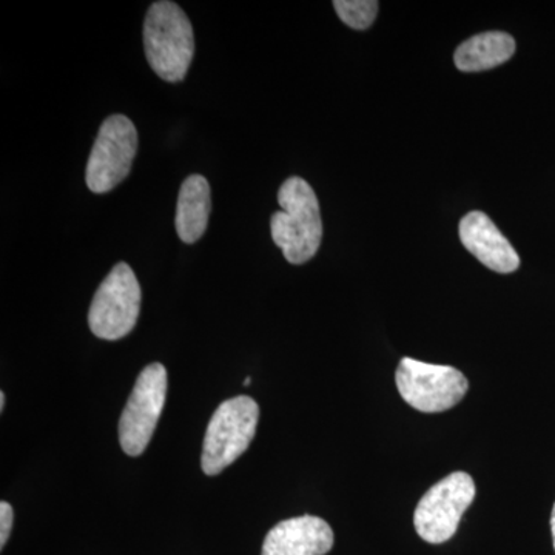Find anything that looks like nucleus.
<instances>
[{
	"label": "nucleus",
	"instance_id": "nucleus-1",
	"mask_svg": "<svg viewBox=\"0 0 555 555\" xmlns=\"http://www.w3.org/2000/svg\"><path fill=\"white\" fill-rule=\"evenodd\" d=\"M281 211L270 219L273 243L291 264H302L315 257L323 240L320 204L308 181L292 177L278 192Z\"/></svg>",
	"mask_w": 555,
	"mask_h": 555
},
{
	"label": "nucleus",
	"instance_id": "nucleus-2",
	"mask_svg": "<svg viewBox=\"0 0 555 555\" xmlns=\"http://www.w3.org/2000/svg\"><path fill=\"white\" fill-rule=\"evenodd\" d=\"M144 49L153 72L167 82H181L195 54L192 22L178 3L150 7L144 22Z\"/></svg>",
	"mask_w": 555,
	"mask_h": 555
},
{
	"label": "nucleus",
	"instance_id": "nucleus-3",
	"mask_svg": "<svg viewBox=\"0 0 555 555\" xmlns=\"http://www.w3.org/2000/svg\"><path fill=\"white\" fill-rule=\"evenodd\" d=\"M259 418L257 401L235 397L215 411L204 437L201 466L207 476H217L250 447Z\"/></svg>",
	"mask_w": 555,
	"mask_h": 555
},
{
	"label": "nucleus",
	"instance_id": "nucleus-4",
	"mask_svg": "<svg viewBox=\"0 0 555 555\" xmlns=\"http://www.w3.org/2000/svg\"><path fill=\"white\" fill-rule=\"evenodd\" d=\"M142 292L129 264L119 262L102 281L89 312L90 331L98 338L116 341L137 326Z\"/></svg>",
	"mask_w": 555,
	"mask_h": 555
},
{
	"label": "nucleus",
	"instance_id": "nucleus-5",
	"mask_svg": "<svg viewBox=\"0 0 555 555\" xmlns=\"http://www.w3.org/2000/svg\"><path fill=\"white\" fill-rule=\"evenodd\" d=\"M396 383L401 398L425 414H438L456 406L465 398L469 383L459 369L403 358Z\"/></svg>",
	"mask_w": 555,
	"mask_h": 555
},
{
	"label": "nucleus",
	"instance_id": "nucleus-6",
	"mask_svg": "<svg viewBox=\"0 0 555 555\" xmlns=\"http://www.w3.org/2000/svg\"><path fill=\"white\" fill-rule=\"evenodd\" d=\"M476 494V483L466 473L449 474L427 489L414 514L418 535L433 545L451 540Z\"/></svg>",
	"mask_w": 555,
	"mask_h": 555
},
{
	"label": "nucleus",
	"instance_id": "nucleus-7",
	"mask_svg": "<svg viewBox=\"0 0 555 555\" xmlns=\"http://www.w3.org/2000/svg\"><path fill=\"white\" fill-rule=\"evenodd\" d=\"M138 152V131L127 116L113 115L102 122L87 164L86 181L93 193L112 192L131 171Z\"/></svg>",
	"mask_w": 555,
	"mask_h": 555
},
{
	"label": "nucleus",
	"instance_id": "nucleus-8",
	"mask_svg": "<svg viewBox=\"0 0 555 555\" xmlns=\"http://www.w3.org/2000/svg\"><path fill=\"white\" fill-rule=\"evenodd\" d=\"M167 397V371L163 364H149L141 372L120 415L119 440L124 452L141 455L149 447Z\"/></svg>",
	"mask_w": 555,
	"mask_h": 555
},
{
	"label": "nucleus",
	"instance_id": "nucleus-9",
	"mask_svg": "<svg viewBox=\"0 0 555 555\" xmlns=\"http://www.w3.org/2000/svg\"><path fill=\"white\" fill-rule=\"evenodd\" d=\"M460 240L486 268L499 273H513L520 268L516 248L502 235L483 211H470L460 221Z\"/></svg>",
	"mask_w": 555,
	"mask_h": 555
},
{
	"label": "nucleus",
	"instance_id": "nucleus-10",
	"mask_svg": "<svg viewBox=\"0 0 555 555\" xmlns=\"http://www.w3.org/2000/svg\"><path fill=\"white\" fill-rule=\"evenodd\" d=\"M334 546V531L323 518H288L270 529L261 555H326Z\"/></svg>",
	"mask_w": 555,
	"mask_h": 555
},
{
	"label": "nucleus",
	"instance_id": "nucleus-11",
	"mask_svg": "<svg viewBox=\"0 0 555 555\" xmlns=\"http://www.w3.org/2000/svg\"><path fill=\"white\" fill-rule=\"evenodd\" d=\"M210 185L201 175L182 182L177 206V232L185 244H195L206 233L210 217Z\"/></svg>",
	"mask_w": 555,
	"mask_h": 555
},
{
	"label": "nucleus",
	"instance_id": "nucleus-12",
	"mask_svg": "<svg viewBox=\"0 0 555 555\" xmlns=\"http://www.w3.org/2000/svg\"><path fill=\"white\" fill-rule=\"evenodd\" d=\"M516 53V40L502 31L481 33L465 40L455 51L454 62L460 72H486L505 64Z\"/></svg>",
	"mask_w": 555,
	"mask_h": 555
},
{
	"label": "nucleus",
	"instance_id": "nucleus-13",
	"mask_svg": "<svg viewBox=\"0 0 555 555\" xmlns=\"http://www.w3.org/2000/svg\"><path fill=\"white\" fill-rule=\"evenodd\" d=\"M335 11L339 20L353 30H367L378 13L375 0H335Z\"/></svg>",
	"mask_w": 555,
	"mask_h": 555
},
{
	"label": "nucleus",
	"instance_id": "nucleus-14",
	"mask_svg": "<svg viewBox=\"0 0 555 555\" xmlns=\"http://www.w3.org/2000/svg\"><path fill=\"white\" fill-rule=\"evenodd\" d=\"M11 528H13V507L10 503H0V546H5L9 542Z\"/></svg>",
	"mask_w": 555,
	"mask_h": 555
},
{
	"label": "nucleus",
	"instance_id": "nucleus-15",
	"mask_svg": "<svg viewBox=\"0 0 555 555\" xmlns=\"http://www.w3.org/2000/svg\"><path fill=\"white\" fill-rule=\"evenodd\" d=\"M551 532H553V542H554V550H555V503L553 507V514H551Z\"/></svg>",
	"mask_w": 555,
	"mask_h": 555
},
{
	"label": "nucleus",
	"instance_id": "nucleus-16",
	"mask_svg": "<svg viewBox=\"0 0 555 555\" xmlns=\"http://www.w3.org/2000/svg\"><path fill=\"white\" fill-rule=\"evenodd\" d=\"M5 408V393L0 392V411H3Z\"/></svg>",
	"mask_w": 555,
	"mask_h": 555
},
{
	"label": "nucleus",
	"instance_id": "nucleus-17",
	"mask_svg": "<svg viewBox=\"0 0 555 555\" xmlns=\"http://www.w3.org/2000/svg\"><path fill=\"white\" fill-rule=\"evenodd\" d=\"M250 383H251L250 377H247L246 379H244V386H248V385H250Z\"/></svg>",
	"mask_w": 555,
	"mask_h": 555
}]
</instances>
